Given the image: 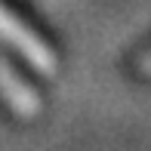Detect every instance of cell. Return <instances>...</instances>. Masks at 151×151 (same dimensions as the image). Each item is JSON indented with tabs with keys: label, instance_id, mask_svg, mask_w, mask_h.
Returning a JSON list of instances; mask_svg holds the SVG:
<instances>
[{
	"label": "cell",
	"instance_id": "cell-1",
	"mask_svg": "<svg viewBox=\"0 0 151 151\" xmlns=\"http://www.w3.org/2000/svg\"><path fill=\"white\" fill-rule=\"evenodd\" d=\"M0 40L9 43L22 59H28V65H34L40 74H56V65H59L56 52H52L28 25L19 22L3 3H0Z\"/></svg>",
	"mask_w": 151,
	"mask_h": 151
},
{
	"label": "cell",
	"instance_id": "cell-2",
	"mask_svg": "<svg viewBox=\"0 0 151 151\" xmlns=\"http://www.w3.org/2000/svg\"><path fill=\"white\" fill-rule=\"evenodd\" d=\"M0 99L9 105V111H16L19 117H25V120L37 117V111H40L37 93H34L3 59H0Z\"/></svg>",
	"mask_w": 151,
	"mask_h": 151
},
{
	"label": "cell",
	"instance_id": "cell-3",
	"mask_svg": "<svg viewBox=\"0 0 151 151\" xmlns=\"http://www.w3.org/2000/svg\"><path fill=\"white\" fill-rule=\"evenodd\" d=\"M139 71H142V74H145V77H148V74H151V50H148V52H145V56H142V59H139Z\"/></svg>",
	"mask_w": 151,
	"mask_h": 151
}]
</instances>
